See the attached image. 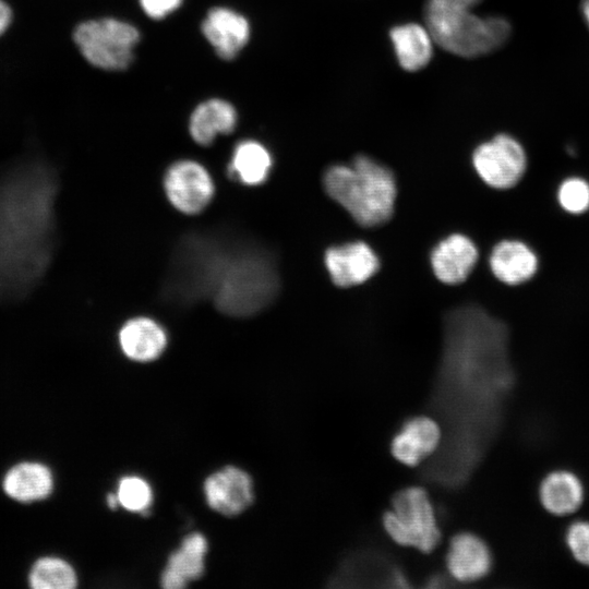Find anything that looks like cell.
I'll use <instances>...</instances> for the list:
<instances>
[{
	"label": "cell",
	"mask_w": 589,
	"mask_h": 589,
	"mask_svg": "<svg viewBox=\"0 0 589 589\" xmlns=\"http://www.w3.org/2000/svg\"><path fill=\"white\" fill-rule=\"evenodd\" d=\"M57 179L46 167L0 176V298L22 296L45 273L55 242Z\"/></svg>",
	"instance_id": "obj_2"
},
{
	"label": "cell",
	"mask_w": 589,
	"mask_h": 589,
	"mask_svg": "<svg viewBox=\"0 0 589 589\" xmlns=\"http://www.w3.org/2000/svg\"><path fill=\"white\" fill-rule=\"evenodd\" d=\"M565 543L574 560L589 567V520L570 524L565 533Z\"/></svg>",
	"instance_id": "obj_28"
},
{
	"label": "cell",
	"mask_w": 589,
	"mask_h": 589,
	"mask_svg": "<svg viewBox=\"0 0 589 589\" xmlns=\"http://www.w3.org/2000/svg\"><path fill=\"white\" fill-rule=\"evenodd\" d=\"M204 491L208 505L227 516L240 514L253 502L250 476L231 466L209 476L204 483Z\"/></svg>",
	"instance_id": "obj_15"
},
{
	"label": "cell",
	"mask_w": 589,
	"mask_h": 589,
	"mask_svg": "<svg viewBox=\"0 0 589 589\" xmlns=\"http://www.w3.org/2000/svg\"><path fill=\"white\" fill-rule=\"evenodd\" d=\"M107 503H108L109 507L116 508L118 506V504H119L117 494H109L107 496Z\"/></svg>",
	"instance_id": "obj_33"
},
{
	"label": "cell",
	"mask_w": 589,
	"mask_h": 589,
	"mask_svg": "<svg viewBox=\"0 0 589 589\" xmlns=\"http://www.w3.org/2000/svg\"><path fill=\"white\" fill-rule=\"evenodd\" d=\"M182 0H140L143 11L152 19L159 20L179 8Z\"/></svg>",
	"instance_id": "obj_29"
},
{
	"label": "cell",
	"mask_w": 589,
	"mask_h": 589,
	"mask_svg": "<svg viewBox=\"0 0 589 589\" xmlns=\"http://www.w3.org/2000/svg\"><path fill=\"white\" fill-rule=\"evenodd\" d=\"M452 578L449 576H445L441 573H435L430 575L425 579V587L428 588H443L447 587L450 584Z\"/></svg>",
	"instance_id": "obj_30"
},
{
	"label": "cell",
	"mask_w": 589,
	"mask_h": 589,
	"mask_svg": "<svg viewBox=\"0 0 589 589\" xmlns=\"http://www.w3.org/2000/svg\"><path fill=\"white\" fill-rule=\"evenodd\" d=\"M382 526L395 543L426 554L436 549L442 538L430 495L420 485L394 494L390 508L382 516Z\"/></svg>",
	"instance_id": "obj_6"
},
{
	"label": "cell",
	"mask_w": 589,
	"mask_h": 589,
	"mask_svg": "<svg viewBox=\"0 0 589 589\" xmlns=\"http://www.w3.org/2000/svg\"><path fill=\"white\" fill-rule=\"evenodd\" d=\"M10 22L11 10L2 0H0V35L7 29Z\"/></svg>",
	"instance_id": "obj_31"
},
{
	"label": "cell",
	"mask_w": 589,
	"mask_h": 589,
	"mask_svg": "<svg viewBox=\"0 0 589 589\" xmlns=\"http://www.w3.org/2000/svg\"><path fill=\"white\" fill-rule=\"evenodd\" d=\"M207 542L201 533L184 538L179 550L169 556L161 575V586L166 589L184 588L190 580H196L204 573V556Z\"/></svg>",
	"instance_id": "obj_19"
},
{
	"label": "cell",
	"mask_w": 589,
	"mask_h": 589,
	"mask_svg": "<svg viewBox=\"0 0 589 589\" xmlns=\"http://www.w3.org/2000/svg\"><path fill=\"white\" fill-rule=\"evenodd\" d=\"M492 275L506 287L524 285L538 273L540 260L525 240L505 238L496 242L489 255Z\"/></svg>",
	"instance_id": "obj_13"
},
{
	"label": "cell",
	"mask_w": 589,
	"mask_h": 589,
	"mask_svg": "<svg viewBox=\"0 0 589 589\" xmlns=\"http://www.w3.org/2000/svg\"><path fill=\"white\" fill-rule=\"evenodd\" d=\"M271 167L272 157L266 147L248 140L236 146L229 171L243 184L259 185L267 179Z\"/></svg>",
	"instance_id": "obj_24"
},
{
	"label": "cell",
	"mask_w": 589,
	"mask_h": 589,
	"mask_svg": "<svg viewBox=\"0 0 589 589\" xmlns=\"http://www.w3.org/2000/svg\"><path fill=\"white\" fill-rule=\"evenodd\" d=\"M119 342L128 358L146 362L161 354L167 345V336L155 321L148 317H136L122 326Z\"/></svg>",
	"instance_id": "obj_20"
},
{
	"label": "cell",
	"mask_w": 589,
	"mask_h": 589,
	"mask_svg": "<svg viewBox=\"0 0 589 589\" xmlns=\"http://www.w3.org/2000/svg\"><path fill=\"white\" fill-rule=\"evenodd\" d=\"M445 566L452 580L474 582L490 574L493 554L483 538L470 531H461L449 541Z\"/></svg>",
	"instance_id": "obj_12"
},
{
	"label": "cell",
	"mask_w": 589,
	"mask_h": 589,
	"mask_svg": "<svg viewBox=\"0 0 589 589\" xmlns=\"http://www.w3.org/2000/svg\"><path fill=\"white\" fill-rule=\"evenodd\" d=\"M442 429L432 416L417 414L407 418L392 437L393 457L408 467L421 466L438 448Z\"/></svg>",
	"instance_id": "obj_11"
},
{
	"label": "cell",
	"mask_w": 589,
	"mask_h": 589,
	"mask_svg": "<svg viewBox=\"0 0 589 589\" xmlns=\"http://www.w3.org/2000/svg\"><path fill=\"white\" fill-rule=\"evenodd\" d=\"M542 507L551 515L567 516L580 508L585 489L578 476L569 470H553L543 477L538 489Z\"/></svg>",
	"instance_id": "obj_18"
},
{
	"label": "cell",
	"mask_w": 589,
	"mask_h": 589,
	"mask_svg": "<svg viewBox=\"0 0 589 589\" xmlns=\"http://www.w3.org/2000/svg\"><path fill=\"white\" fill-rule=\"evenodd\" d=\"M326 193L363 227H376L390 219L397 195L392 171L360 155L352 165H334L324 175Z\"/></svg>",
	"instance_id": "obj_4"
},
{
	"label": "cell",
	"mask_w": 589,
	"mask_h": 589,
	"mask_svg": "<svg viewBox=\"0 0 589 589\" xmlns=\"http://www.w3.org/2000/svg\"><path fill=\"white\" fill-rule=\"evenodd\" d=\"M556 202L569 215H584L589 212V181L577 175L565 177L557 185Z\"/></svg>",
	"instance_id": "obj_26"
},
{
	"label": "cell",
	"mask_w": 589,
	"mask_h": 589,
	"mask_svg": "<svg viewBox=\"0 0 589 589\" xmlns=\"http://www.w3.org/2000/svg\"><path fill=\"white\" fill-rule=\"evenodd\" d=\"M28 581L34 589H72L76 586L77 578L69 563L46 556L35 562Z\"/></svg>",
	"instance_id": "obj_25"
},
{
	"label": "cell",
	"mask_w": 589,
	"mask_h": 589,
	"mask_svg": "<svg viewBox=\"0 0 589 589\" xmlns=\"http://www.w3.org/2000/svg\"><path fill=\"white\" fill-rule=\"evenodd\" d=\"M202 33L220 58L231 60L247 45L250 25L240 13L217 7L208 11Z\"/></svg>",
	"instance_id": "obj_17"
},
{
	"label": "cell",
	"mask_w": 589,
	"mask_h": 589,
	"mask_svg": "<svg viewBox=\"0 0 589 589\" xmlns=\"http://www.w3.org/2000/svg\"><path fill=\"white\" fill-rule=\"evenodd\" d=\"M479 261V249L467 236L454 233L432 251L431 264L437 279L447 285L464 283Z\"/></svg>",
	"instance_id": "obj_16"
},
{
	"label": "cell",
	"mask_w": 589,
	"mask_h": 589,
	"mask_svg": "<svg viewBox=\"0 0 589 589\" xmlns=\"http://www.w3.org/2000/svg\"><path fill=\"white\" fill-rule=\"evenodd\" d=\"M482 0H426L424 20L434 43L465 58L489 53L504 45L509 23L498 16L480 17L472 9Z\"/></svg>",
	"instance_id": "obj_5"
},
{
	"label": "cell",
	"mask_w": 589,
	"mask_h": 589,
	"mask_svg": "<svg viewBox=\"0 0 589 589\" xmlns=\"http://www.w3.org/2000/svg\"><path fill=\"white\" fill-rule=\"evenodd\" d=\"M119 504L131 512H143L152 502L149 485L139 477L121 479L117 492Z\"/></svg>",
	"instance_id": "obj_27"
},
{
	"label": "cell",
	"mask_w": 589,
	"mask_h": 589,
	"mask_svg": "<svg viewBox=\"0 0 589 589\" xmlns=\"http://www.w3.org/2000/svg\"><path fill=\"white\" fill-rule=\"evenodd\" d=\"M52 474L39 462H21L4 476L3 490L13 500L29 503L46 498L52 491Z\"/></svg>",
	"instance_id": "obj_23"
},
{
	"label": "cell",
	"mask_w": 589,
	"mask_h": 589,
	"mask_svg": "<svg viewBox=\"0 0 589 589\" xmlns=\"http://www.w3.org/2000/svg\"><path fill=\"white\" fill-rule=\"evenodd\" d=\"M324 260L332 281L341 288L366 281L380 268L377 255L362 241L329 248Z\"/></svg>",
	"instance_id": "obj_14"
},
{
	"label": "cell",
	"mask_w": 589,
	"mask_h": 589,
	"mask_svg": "<svg viewBox=\"0 0 589 589\" xmlns=\"http://www.w3.org/2000/svg\"><path fill=\"white\" fill-rule=\"evenodd\" d=\"M406 572L389 554L359 549L347 554L329 578L330 587H411Z\"/></svg>",
	"instance_id": "obj_9"
},
{
	"label": "cell",
	"mask_w": 589,
	"mask_h": 589,
	"mask_svg": "<svg viewBox=\"0 0 589 589\" xmlns=\"http://www.w3.org/2000/svg\"><path fill=\"white\" fill-rule=\"evenodd\" d=\"M472 165L485 185L506 191L515 188L524 178L529 158L519 141L501 133L476 147Z\"/></svg>",
	"instance_id": "obj_8"
},
{
	"label": "cell",
	"mask_w": 589,
	"mask_h": 589,
	"mask_svg": "<svg viewBox=\"0 0 589 589\" xmlns=\"http://www.w3.org/2000/svg\"><path fill=\"white\" fill-rule=\"evenodd\" d=\"M581 10H582V14H584V16L586 19V22L589 25V0H582Z\"/></svg>",
	"instance_id": "obj_32"
},
{
	"label": "cell",
	"mask_w": 589,
	"mask_h": 589,
	"mask_svg": "<svg viewBox=\"0 0 589 589\" xmlns=\"http://www.w3.org/2000/svg\"><path fill=\"white\" fill-rule=\"evenodd\" d=\"M509 336L508 325L480 305H459L446 314L428 402L442 441L420 466L419 478L425 483L459 490L481 461L509 382Z\"/></svg>",
	"instance_id": "obj_1"
},
{
	"label": "cell",
	"mask_w": 589,
	"mask_h": 589,
	"mask_svg": "<svg viewBox=\"0 0 589 589\" xmlns=\"http://www.w3.org/2000/svg\"><path fill=\"white\" fill-rule=\"evenodd\" d=\"M165 191L170 203L184 214L203 211L214 195V183L207 170L193 160H180L165 176Z\"/></svg>",
	"instance_id": "obj_10"
},
{
	"label": "cell",
	"mask_w": 589,
	"mask_h": 589,
	"mask_svg": "<svg viewBox=\"0 0 589 589\" xmlns=\"http://www.w3.org/2000/svg\"><path fill=\"white\" fill-rule=\"evenodd\" d=\"M237 123L235 107L218 98L200 104L190 117L189 130L200 145H209L218 134H228Z\"/></svg>",
	"instance_id": "obj_21"
},
{
	"label": "cell",
	"mask_w": 589,
	"mask_h": 589,
	"mask_svg": "<svg viewBox=\"0 0 589 589\" xmlns=\"http://www.w3.org/2000/svg\"><path fill=\"white\" fill-rule=\"evenodd\" d=\"M400 67L413 72L423 69L433 55V37L429 29L416 23L395 26L389 33Z\"/></svg>",
	"instance_id": "obj_22"
},
{
	"label": "cell",
	"mask_w": 589,
	"mask_h": 589,
	"mask_svg": "<svg viewBox=\"0 0 589 589\" xmlns=\"http://www.w3.org/2000/svg\"><path fill=\"white\" fill-rule=\"evenodd\" d=\"M279 286L273 254L254 241L227 232L209 279V300L215 306L229 316H251L275 300Z\"/></svg>",
	"instance_id": "obj_3"
},
{
	"label": "cell",
	"mask_w": 589,
	"mask_h": 589,
	"mask_svg": "<svg viewBox=\"0 0 589 589\" xmlns=\"http://www.w3.org/2000/svg\"><path fill=\"white\" fill-rule=\"evenodd\" d=\"M139 40V31L133 25L110 17L83 22L74 31V41L83 57L109 71L123 70L130 64Z\"/></svg>",
	"instance_id": "obj_7"
}]
</instances>
